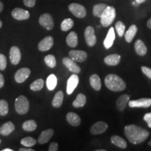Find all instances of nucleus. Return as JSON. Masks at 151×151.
<instances>
[{
	"mask_svg": "<svg viewBox=\"0 0 151 151\" xmlns=\"http://www.w3.org/2000/svg\"><path fill=\"white\" fill-rule=\"evenodd\" d=\"M124 132L128 141L132 144H139L143 142L149 136L148 130L136 124H129L125 126Z\"/></svg>",
	"mask_w": 151,
	"mask_h": 151,
	"instance_id": "obj_1",
	"label": "nucleus"
},
{
	"mask_svg": "<svg viewBox=\"0 0 151 151\" xmlns=\"http://www.w3.org/2000/svg\"><path fill=\"white\" fill-rule=\"evenodd\" d=\"M104 83L106 88L113 92L122 91L126 88L124 81L119 76L113 73H111L106 76Z\"/></svg>",
	"mask_w": 151,
	"mask_h": 151,
	"instance_id": "obj_2",
	"label": "nucleus"
},
{
	"mask_svg": "<svg viewBox=\"0 0 151 151\" xmlns=\"http://www.w3.org/2000/svg\"><path fill=\"white\" fill-rule=\"evenodd\" d=\"M116 16V12L114 7L111 6H107V7L105 9L103 14L100 17V18H101L100 22H101V25L105 27L110 26L113 23V22L114 21Z\"/></svg>",
	"mask_w": 151,
	"mask_h": 151,
	"instance_id": "obj_3",
	"label": "nucleus"
},
{
	"mask_svg": "<svg viewBox=\"0 0 151 151\" xmlns=\"http://www.w3.org/2000/svg\"><path fill=\"white\" fill-rule=\"evenodd\" d=\"M29 109V103L27 97L23 95L19 96L15 101V109L20 115H24L28 112Z\"/></svg>",
	"mask_w": 151,
	"mask_h": 151,
	"instance_id": "obj_4",
	"label": "nucleus"
},
{
	"mask_svg": "<svg viewBox=\"0 0 151 151\" xmlns=\"http://www.w3.org/2000/svg\"><path fill=\"white\" fill-rule=\"evenodd\" d=\"M69 10L73 16L78 18H83L86 16L87 11L85 7L80 4L72 3L69 5Z\"/></svg>",
	"mask_w": 151,
	"mask_h": 151,
	"instance_id": "obj_5",
	"label": "nucleus"
},
{
	"mask_svg": "<svg viewBox=\"0 0 151 151\" xmlns=\"http://www.w3.org/2000/svg\"><path fill=\"white\" fill-rule=\"evenodd\" d=\"M39 22L47 30H52L54 27V20L51 15L48 13L43 14L39 17Z\"/></svg>",
	"mask_w": 151,
	"mask_h": 151,
	"instance_id": "obj_6",
	"label": "nucleus"
},
{
	"mask_svg": "<svg viewBox=\"0 0 151 151\" xmlns=\"http://www.w3.org/2000/svg\"><path fill=\"white\" fill-rule=\"evenodd\" d=\"M85 39L88 46L92 47L97 43V37L94 33V29L91 26H88L85 30Z\"/></svg>",
	"mask_w": 151,
	"mask_h": 151,
	"instance_id": "obj_7",
	"label": "nucleus"
},
{
	"mask_svg": "<svg viewBox=\"0 0 151 151\" xmlns=\"http://www.w3.org/2000/svg\"><path fill=\"white\" fill-rule=\"evenodd\" d=\"M128 105L131 108H148L151 106V99L141 98L137 100L129 101Z\"/></svg>",
	"mask_w": 151,
	"mask_h": 151,
	"instance_id": "obj_8",
	"label": "nucleus"
},
{
	"mask_svg": "<svg viewBox=\"0 0 151 151\" xmlns=\"http://www.w3.org/2000/svg\"><path fill=\"white\" fill-rule=\"evenodd\" d=\"M11 16L17 20H25L29 18L30 14L27 10L21 8H15L11 11Z\"/></svg>",
	"mask_w": 151,
	"mask_h": 151,
	"instance_id": "obj_9",
	"label": "nucleus"
},
{
	"mask_svg": "<svg viewBox=\"0 0 151 151\" xmlns=\"http://www.w3.org/2000/svg\"><path fill=\"white\" fill-rule=\"evenodd\" d=\"M31 71L28 68H21V69H18L15 73V80L18 83H23L28 78L29 76Z\"/></svg>",
	"mask_w": 151,
	"mask_h": 151,
	"instance_id": "obj_10",
	"label": "nucleus"
},
{
	"mask_svg": "<svg viewBox=\"0 0 151 151\" xmlns=\"http://www.w3.org/2000/svg\"><path fill=\"white\" fill-rule=\"evenodd\" d=\"M53 38L51 36H48V37L43 38L40 42L38 44V49L40 51L44 52L50 50L53 46Z\"/></svg>",
	"mask_w": 151,
	"mask_h": 151,
	"instance_id": "obj_11",
	"label": "nucleus"
},
{
	"mask_svg": "<svg viewBox=\"0 0 151 151\" xmlns=\"http://www.w3.org/2000/svg\"><path fill=\"white\" fill-rule=\"evenodd\" d=\"M79 83V78L76 73H73L69 77L67 81V93L68 94H72Z\"/></svg>",
	"mask_w": 151,
	"mask_h": 151,
	"instance_id": "obj_12",
	"label": "nucleus"
},
{
	"mask_svg": "<svg viewBox=\"0 0 151 151\" xmlns=\"http://www.w3.org/2000/svg\"><path fill=\"white\" fill-rule=\"evenodd\" d=\"M10 61L13 65H17L21 60V52L17 46H12L10 49V53H9Z\"/></svg>",
	"mask_w": 151,
	"mask_h": 151,
	"instance_id": "obj_13",
	"label": "nucleus"
},
{
	"mask_svg": "<svg viewBox=\"0 0 151 151\" xmlns=\"http://www.w3.org/2000/svg\"><path fill=\"white\" fill-rule=\"evenodd\" d=\"M107 128H108V124L106 123L105 122L99 121L92 124L91 128H90V132L93 135L100 134L105 132Z\"/></svg>",
	"mask_w": 151,
	"mask_h": 151,
	"instance_id": "obj_14",
	"label": "nucleus"
},
{
	"mask_svg": "<svg viewBox=\"0 0 151 151\" xmlns=\"http://www.w3.org/2000/svg\"><path fill=\"white\" fill-rule=\"evenodd\" d=\"M69 58L72 59L73 61L83 62L87 59V52L83 51V50H72L69 52Z\"/></svg>",
	"mask_w": 151,
	"mask_h": 151,
	"instance_id": "obj_15",
	"label": "nucleus"
},
{
	"mask_svg": "<svg viewBox=\"0 0 151 151\" xmlns=\"http://www.w3.org/2000/svg\"><path fill=\"white\" fill-rule=\"evenodd\" d=\"M62 62L65 65L66 67L69 69V71L73 72V73H79L81 72V68L78 67V65L76 63L70 58H65L62 60Z\"/></svg>",
	"mask_w": 151,
	"mask_h": 151,
	"instance_id": "obj_16",
	"label": "nucleus"
},
{
	"mask_svg": "<svg viewBox=\"0 0 151 151\" xmlns=\"http://www.w3.org/2000/svg\"><path fill=\"white\" fill-rule=\"evenodd\" d=\"M54 134V130L52 129H48L44 130L41 133L38 138V142L40 144H44V143H48L50 139H51Z\"/></svg>",
	"mask_w": 151,
	"mask_h": 151,
	"instance_id": "obj_17",
	"label": "nucleus"
},
{
	"mask_svg": "<svg viewBox=\"0 0 151 151\" xmlns=\"http://www.w3.org/2000/svg\"><path fill=\"white\" fill-rule=\"evenodd\" d=\"M116 35H115V30L113 27H111L109 29L108 34H107L106 37L105 38L104 41V46L106 49H109L113 46V42H114Z\"/></svg>",
	"mask_w": 151,
	"mask_h": 151,
	"instance_id": "obj_18",
	"label": "nucleus"
},
{
	"mask_svg": "<svg viewBox=\"0 0 151 151\" xmlns=\"http://www.w3.org/2000/svg\"><path fill=\"white\" fill-rule=\"evenodd\" d=\"M129 100V95L128 94H122L118 98L116 101L117 109L120 111H124L127 107Z\"/></svg>",
	"mask_w": 151,
	"mask_h": 151,
	"instance_id": "obj_19",
	"label": "nucleus"
},
{
	"mask_svg": "<svg viewBox=\"0 0 151 151\" xmlns=\"http://www.w3.org/2000/svg\"><path fill=\"white\" fill-rule=\"evenodd\" d=\"M67 120L71 125L77 127L80 125L81 120L78 115L73 112H69L67 114Z\"/></svg>",
	"mask_w": 151,
	"mask_h": 151,
	"instance_id": "obj_20",
	"label": "nucleus"
},
{
	"mask_svg": "<svg viewBox=\"0 0 151 151\" xmlns=\"http://www.w3.org/2000/svg\"><path fill=\"white\" fill-rule=\"evenodd\" d=\"M120 58H121V57L118 54L109 55L104 58V62L107 65L116 66L120 63Z\"/></svg>",
	"mask_w": 151,
	"mask_h": 151,
	"instance_id": "obj_21",
	"label": "nucleus"
},
{
	"mask_svg": "<svg viewBox=\"0 0 151 151\" xmlns=\"http://www.w3.org/2000/svg\"><path fill=\"white\" fill-rule=\"evenodd\" d=\"M15 129V125L11 121L6 122L0 127V134L3 136H9Z\"/></svg>",
	"mask_w": 151,
	"mask_h": 151,
	"instance_id": "obj_22",
	"label": "nucleus"
},
{
	"mask_svg": "<svg viewBox=\"0 0 151 151\" xmlns=\"http://www.w3.org/2000/svg\"><path fill=\"white\" fill-rule=\"evenodd\" d=\"M134 49L137 55L140 56H144L147 53V47L145 43L140 39H138L135 42Z\"/></svg>",
	"mask_w": 151,
	"mask_h": 151,
	"instance_id": "obj_23",
	"label": "nucleus"
},
{
	"mask_svg": "<svg viewBox=\"0 0 151 151\" xmlns=\"http://www.w3.org/2000/svg\"><path fill=\"white\" fill-rule=\"evenodd\" d=\"M67 44L71 48H75L78 45V35L75 32H71L69 35H67Z\"/></svg>",
	"mask_w": 151,
	"mask_h": 151,
	"instance_id": "obj_24",
	"label": "nucleus"
},
{
	"mask_svg": "<svg viewBox=\"0 0 151 151\" xmlns=\"http://www.w3.org/2000/svg\"><path fill=\"white\" fill-rule=\"evenodd\" d=\"M111 141L113 145H115V146H116L120 148L124 149L127 148V142L124 141V139H123L120 137H119V136L114 135L113 137H111Z\"/></svg>",
	"mask_w": 151,
	"mask_h": 151,
	"instance_id": "obj_25",
	"label": "nucleus"
},
{
	"mask_svg": "<svg viewBox=\"0 0 151 151\" xmlns=\"http://www.w3.org/2000/svg\"><path fill=\"white\" fill-rule=\"evenodd\" d=\"M137 27L135 24H132L129 27V29L126 32L125 35H124V39L127 43H131L133 40L134 37H135L136 34L137 32Z\"/></svg>",
	"mask_w": 151,
	"mask_h": 151,
	"instance_id": "obj_26",
	"label": "nucleus"
},
{
	"mask_svg": "<svg viewBox=\"0 0 151 151\" xmlns=\"http://www.w3.org/2000/svg\"><path fill=\"white\" fill-rule=\"evenodd\" d=\"M90 83L94 90L99 91L101 89V79H100L99 76L97 74H92L90 77Z\"/></svg>",
	"mask_w": 151,
	"mask_h": 151,
	"instance_id": "obj_27",
	"label": "nucleus"
},
{
	"mask_svg": "<svg viewBox=\"0 0 151 151\" xmlns=\"http://www.w3.org/2000/svg\"><path fill=\"white\" fill-rule=\"evenodd\" d=\"M64 99V94L63 92L60 90L55 94L53 99L52 101V105L55 108H59L62 104Z\"/></svg>",
	"mask_w": 151,
	"mask_h": 151,
	"instance_id": "obj_28",
	"label": "nucleus"
},
{
	"mask_svg": "<svg viewBox=\"0 0 151 151\" xmlns=\"http://www.w3.org/2000/svg\"><path fill=\"white\" fill-rule=\"evenodd\" d=\"M86 104V95L82 93H79L77 95L76 99L73 102V106L75 108H81L84 106Z\"/></svg>",
	"mask_w": 151,
	"mask_h": 151,
	"instance_id": "obj_29",
	"label": "nucleus"
},
{
	"mask_svg": "<svg viewBox=\"0 0 151 151\" xmlns=\"http://www.w3.org/2000/svg\"><path fill=\"white\" fill-rule=\"evenodd\" d=\"M37 124L34 120H27L22 124V129L26 132H33L37 129Z\"/></svg>",
	"mask_w": 151,
	"mask_h": 151,
	"instance_id": "obj_30",
	"label": "nucleus"
},
{
	"mask_svg": "<svg viewBox=\"0 0 151 151\" xmlns=\"http://www.w3.org/2000/svg\"><path fill=\"white\" fill-rule=\"evenodd\" d=\"M58 83V79L55 74H50L48 76L46 80V86L49 90H53Z\"/></svg>",
	"mask_w": 151,
	"mask_h": 151,
	"instance_id": "obj_31",
	"label": "nucleus"
},
{
	"mask_svg": "<svg viewBox=\"0 0 151 151\" xmlns=\"http://www.w3.org/2000/svg\"><path fill=\"white\" fill-rule=\"evenodd\" d=\"M106 7L107 5L105 4H98L94 5L93 6V10H92V14L94 16L100 18Z\"/></svg>",
	"mask_w": 151,
	"mask_h": 151,
	"instance_id": "obj_32",
	"label": "nucleus"
},
{
	"mask_svg": "<svg viewBox=\"0 0 151 151\" xmlns=\"http://www.w3.org/2000/svg\"><path fill=\"white\" fill-rule=\"evenodd\" d=\"M73 24H74V22H73V20L72 19L66 18L62 22L60 27H61V29L62 31L67 32V31H69V29H71V28L73 27Z\"/></svg>",
	"mask_w": 151,
	"mask_h": 151,
	"instance_id": "obj_33",
	"label": "nucleus"
},
{
	"mask_svg": "<svg viewBox=\"0 0 151 151\" xmlns=\"http://www.w3.org/2000/svg\"><path fill=\"white\" fill-rule=\"evenodd\" d=\"M43 85H44V81L43 79L39 78L34 81V82L30 85V89L32 91H39L43 88Z\"/></svg>",
	"mask_w": 151,
	"mask_h": 151,
	"instance_id": "obj_34",
	"label": "nucleus"
},
{
	"mask_svg": "<svg viewBox=\"0 0 151 151\" xmlns=\"http://www.w3.org/2000/svg\"><path fill=\"white\" fill-rule=\"evenodd\" d=\"M20 143H21L22 146L30 148V147H32L35 146L36 143H37V141H36L35 139H34L32 137H27L21 139Z\"/></svg>",
	"mask_w": 151,
	"mask_h": 151,
	"instance_id": "obj_35",
	"label": "nucleus"
},
{
	"mask_svg": "<svg viewBox=\"0 0 151 151\" xmlns=\"http://www.w3.org/2000/svg\"><path fill=\"white\" fill-rule=\"evenodd\" d=\"M9 113V104L4 99L0 100V116H4Z\"/></svg>",
	"mask_w": 151,
	"mask_h": 151,
	"instance_id": "obj_36",
	"label": "nucleus"
},
{
	"mask_svg": "<svg viewBox=\"0 0 151 151\" xmlns=\"http://www.w3.org/2000/svg\"><path fill=\"white\" fill-rule=\"evenodd\" d=\"M44 62L48 67L50 68L55 67L57 63L56 59L55 58V56L52 55H48L45 57Z\"/></svg>",
	"mask_w": 151,
	"mask_h": 151,
	"instance_id": "obj_37",
	"label": "nucleus"
},
{
	"mask_svg": "<svg viewBox=\"0 0 151 151\" xmlns=\"http://www.w3.org/2000/svg\"><path fill=\"white\" fill-rule=\"evenodd\" d=\"M116 30L120 37H123L125 31V25L122 21H118L116 24Z\"/></svg>",
	"mask_w": 151,
	"mask_h": 151,
	"instance_id": "obj_38",
	"label": "nucleus"
},
{
	"mask_svg": "<svg viewBox=\"0 0 151 151\" xmlns=\"http://www.w3.org/2000/svg\"><path fill=\"white\" fill-rule=\"evenodd\" d=\"M7 66L6 58L3 54L0 53V70H4Z\"/></svg>",
	"mask_w": 151,
	"mask_h": 151,
	"instance_id": "obj_39",
	"label": "nucleus"
},
{
	"mask_svg": "<svg viewBox=\"0 0 151 151\" xmlns=\"http://www.w3.org/2000/svg\"><path fill=\"white\" fill-rule=\"evenodd\" d=\"M141 71H142V72L144 73L147 77H148L149 78L151 79V69L143 66V67H141Z\"/></svg>",
	"mask_w": 151,
	"mask_h": 151,
	"instance_id": "obj_40",
	"label": "nucleus"
},
{
	"mask_svg": "<svg viewBox=\"0 0 151 151\" xmlns=\"http://www.w3.org/2000/svg\"><path fill=\"white\" fill-rule=\"evenodd\" d=\"M143 120H145V122H147L148 127L151 128V113H146L143 116Z\"/></svg>",
	"mask_w": 151,
	"mask_h": 151,
	"instance_id": "obj_41",
	"label": "nucleus"
},
{
	"mask_svg": "<svg viewBox=\"0 0 151 151\" xmlns=\"http://www.w3.org/2000/svg\"><path fill=\"white\" fill-rule=\"evenodd\" d=\"M36 1L37 0H23V3L26 6L32 8L36 4Z\"/></svg>",
	"mask_w": 151,
	"mask_h": 151,
	"instance_id": "obj_42",
	"label": "nucleus"
},
{
	"mask_svg": "<svg viewBox=\"0 0 151 151\" xmlns=\"http://www.w3.org/2000/svg\"><path fill=\"white\" fill-rule=\"evenodd\" d=\"M49 151H58V144L56 142H52L50 144L48 148Z\"/></svg>",
	"mask_w": 151,
	"mask_h": 151,
	"instance_id": "obj_43",
	"label": "nucleus"
},
{
	"mask_svg": "<svg viewBox=\"0 0 151 151\" xmlns=\"http://www.w3.org/2000/svg\"><path fill=\"white\" fill-rule=\"evenodd\" d=\"M4 85V78L3 75L0 73V88H1Z\"/></svg>",
	"mask_w": 151,
	"mask_h": 151,
	"instance_id": "obj_44",
	"label": "nucleus"
},
{
	"mask_svg": "<svg viewBox=\"0 0 151 151\" xmlns=\"http://www.w3.org/2000/svg\"><path fill=\"white\" fill-rule=\"evenodd\" d=\"M19 151H35L33 149L31 148H20L19 149Z\"/></svg>",
	"mask_w": 151,
	"mask_h": 151,
	"instance_id": "obj_45",
	"label": "nucleus"
},
{
	"mask_svg": "<svg viewBox=\"0 0 151 151\" xmlns=\"http://www.w3.org/2000/svg\"><path fill=\"white\" fill-rule=\"evenodd\" d=\"M147 27H148L149 29H151V18L149 19L147 22Z\"/></svg>",
	"mask_w": 151,
	"mask_h": 151,
	"instance_id": "obj_46",
	"label": "nucleus"
},
{
	"mask_svg": "<svg viewBox=\"0 0 151 151\" xmlns=\"http://www.w3.org/2000/svg\"><path fill=\"white\" fill-rule=\"evenodd\" d=\"M3 9H4V4L0 1V13L3 11Z\"/></svg>",
	"mask_w": 151,
	"mask_h": 151,
	"instance_id": "obj_47",
	"label": "nucleus"
},
{
	"mask_svg": "<svg viewBox=\"0 0 151 151\" xmlns=\"http://www.w3.org/2000/svg\"><path fill=\"white\" fill-rule=\"evenodd\" d=\"M146 1V0H135L136 2H137L138 4H142L143 2H145V1Z\"/></svg>",
	"mask_w": 151,
	"mask_h": 151,
	"instance_id": "obj_48",
	"label": "nucleus"
},
{
	"mask_svg": "<svg viewBox=\"0 0 151 151\" xmlns=\"http://www.w3.org/2000/svg\"><path fill=\"white\" fill-rule=\"evenodd\" d=\"M2 151H14V150H12V149L11 148H5V149H3Z\"/></svg>",
	"mask_w": 151,
	"mask_h": 151,
	"instance_id": "obj_49",
	"label": "nucleus"
},
{
	"mask_svg": "<svg viewBox=\"0 0 151 151\" xmlns=\"http://www.w3.org/2000/svg\"><path fill=\"white\" fill-rule=\"evenodd\" d=\"M2 25H3V23H2V22H1V20H0V28H1V27H2Z\"/></svg>",
	"mask_w": 151,
	"mask_h": 151,
	"instance_id": "obj_50",
	"label": "nucleus"
},
{
	"mask_svg": "<svg viewBox=\"0 0 151 151\" xmlns=\"http://www.w3.org/2000/svg\"><path fill=\"white\" fill-rule=\"evenodd\" d=\"M97 151H106V150H104V149H99V150H97Z\"/></svg>",
	"mask_w": 151,
	"mask_h": 151,
	"instance_id": "obj_51",
	"label": "nucleus"
},
{
	"mask_svg": "<svg viewBox=\"0 0 151 151\" xmlns=\"http://www.w3.org/2000/svg\"><path fill=\"white\" fill-rule=\"evenodd\" d=\"M148 145H149V146H150L151 147V140H150V141H149V142H148Z\"/></svg>",
	"mask_w": 151,
	"mask_h": 151,
	"instance_id": "obj_52",
	"label": "nucleus"
},
{
	"mask_svg": "<svg viewBox=\"0 0 151 151\" xmlns=\"http://www.w3.org/2000/svg\"><path fill=\"white\" fill-rule=\"evenodd\" d=\"M1 139H0V143H1Z\"/></svg>",
	"mask_w": 151,
	"mask_h": 151,
	"instance_id": "obj_53",
	"label": "nucleus"
}]
</instances>
